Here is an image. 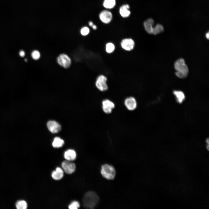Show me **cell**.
Here are the masks:
<instances>
[{"mask_svg":"<svg viewBox=\"0 0 209 209\" xmlns=\"http://www.w3.org/2000/svg\"><path fill=\"white\" fill-rule=\"evenodd\" d=\"M100 198L95 192L89 191L84 194L82 199L84 207L87 209H93L98 204Z\"/></svg>","mask_w":209,"mask_h":209,"instance_id":"cell-1","label":"cell"},{"mask_svg":"<svg viewBox=\"0 0 209 209\" xmlns=\"http://www.w3.org/2000/svg\"><path fill=\"white\" fill-rule=\"evenodd\" d=\"M174 66L176 76L181 78H185L187 76L188 69L183 59L180 58L177 60L174 63Z\"/></svg>","mask_w":209,"mask_h":209,"instance_id":"cell-2","label":"cell"},{"mask_svg":"<svg viewBox=\"0 0 209 209\" xmlns=\"http://www.w3.org/2000/svg\"><path fill=\"white\" fill-rule=\"evenodd\" d=\"M100 172L103 177L108 180L113 179L116 174L114 167L108 164H105L101 165Z\"/></svg>","mask_w":209,"mask_h":209,"instance_id":"cell-3","label":"cell"},{"mask_svg":"<svg viewBox=\"0 0 209 209\" xmlns=\"http://www.w3.org/2000/svg\"><path fill=\"white\" fill-rule=\"evenodd\" d=\"M107 77L104 75L101 74L98 75L96 78L95 83L97 88L102 92L107 91L108 89L107 83Z\"/></svg>","mask_w":209,"mask_h":209,"instance_id":"cell-4","label":"cell"},{"mask_svg":"<svg viewBox=\"0 0 209 209\" xmlns=\"http://www.w3.org/2000/svg\"><path fill=\"white\" fill-rule=\"evenodd\" d=\"M120 45L121 48L125 51H131L134 48L136 44L132 39L127 38L121 40Z\"/></svg>","mask_w":209,"mask_h":209,"instance_id":"cell-5","label":"cell"},{"mask_svg":"<svg viewBox=\"0 0 209 209\" xmlns=\"http://www.w3.org/2000/svg\"><path fill=\"white\" fill-rule=\"evenodd\" d=\"M57 62L60 65L65 69L69 68L71 64L70 58L64 53L61 54L58 56L57 58Z\"/></svg>","mask_w":209,"mask_h":209,"instance_id":"cell-6","label":"cell"},{"mask_svg":"<svg viewBox=\"0 0 209 209\" xmlns=\"http://www.w3.org/2000/svg\"><path fill=\"white\" fill-rule=\"evenodd\" d=\"M62 166L64 171L66 173L69 174L74 172L76 168V166L74 163L67 160L62 162Z\"/></svg>","mask_w":209,"mask_h":209,"instance_id":"cell-7","label":"cell"},{"mask_svg":"<svg viewBox=\"0 0 209 209\" xmlns=\"http://www.w3.org/2000/svg\"><path fill=\"white\" fill-rule=\"evenodd\" d=\"M102 104L103 111L107 114H109L111 113L112 110L115 107L114 103L107 99L103 100L102 101Z\"/></svg>","mask_w":209,"mask_h":209,"instance_id":"cell-8","label":"cell"},{"mask_svg":"<svg viewBox=\"0 0 209 209\" xmlns=\"http://www.w3.org/2000/svg\"><path fill=\"white\" fill-rule=\"evenodd\" d=\"M124 104L127 109L130 111L135 110L137 106V103L135 98L133 97L127 98L124 101Z\"/></svg>","mask_w":209,"mask_h":209,"instance_id":"cell-9","label":"cell"},{"mask_svg":"<svg viewBox=\"0 0 209 209\" xmlns=\"http://www.w3.org/2000/svg\"><path fill=\"white\" fill-rule=\"evenodd\" d=\"M47 125L48 130L53 133L58 132L61 129L60 125L58 122L54 120L48 121L47 123Z\"/></svg>","mask_w":209,"mask_h":209,"instance_id":"cell-10","label":"cell"},{"mask_svg":"<svg viewBox=\"0 0 209 209\" xmlns=\"http://www.w3.org/2000/svg\"><path fill=\"white\" fill-rule=\"evenodd\" d=\"M100 20L103 23L107 24L111 20L112 15L111 13L107 10L102 11L99 15Z\"/></svg>","mask_w":209,"mask_h":209,"instance_id":"cell-11","label":"cell"},{"mask_svg":"<svg viewBox=\"0 0 209 209\" xmlns=\"http://www.w3.org/2000/svg\"><path fill=\"white\" fill-rule=\"evenodd\" d=\"M154 23V21L152 18L147 19L144 22L145 29V31L149 34H153L154 28L153 26Z\"/></svg>","mask_w":209,"mask_h":209,"instance_id":"cell-12","label":"cell"},{"mask_svg":"<svg viewBox=\"0 0 209 209\" xmlns=\"http://www.w3.org/2000/svg\"><path fill=\"white\" fill-rule=\"evenodd\" d=\"M64 175V172L63 170L59 167L56 168L55 170L53 171L51 174L52 178L56 180H58L62 179Z\"/></svg>","mask_w":209,"mask_h":209,"instance_id":"cell-13","label":"cell"},{"mask_svg":"<svg viewBox=\"0 0 209 209\" xmlns=\"http://www.w3.org/2000/svg\"><path fill=\"white\" fill-rule=\"evenodd\" d=\"M64 157L67 160L70 161L74 160L76 157V153L73 150L68 149L65 152Z\"/></svg>","mask_w":209,"mask_h":209,"instance_id":"cell-14","label":"cell"},{"mask_svg":"<svg viewBox=\"0 0 209 209\" xmlns=\"http://www.w3.org/2000/svg\"><path fill=\"white\" fill-rule=\"evenodd\" d=\"M130 7L128 4H124L120 7L119 12L121 16L124 18L128 17L130 14V11L129 10Z\"/></svg>","mask_w":209,"mask_h":209,"instance_id":"cell-15","label":"cell"},{"mask_svg":"<svg viewBox=\"0 0 209 209\" xmlns=\"http://www.w3.org/2000/svg\"><path fill=\"white\" fill-rule=\"evenodd\" d=\"M173 93L176 97L177 102L179 103H181L185 99V96L182 91L175 90L173 91Z\"/></svg>","mask_w":209,"mask_h":209,"instance_id":"cell-16","label":"cell"},{"mask_svg":"<svg viewBox=\"0 0 209 209\" xmlns=\"http://www.w3.org/2000/svg\"><path fill=\"white\" fill-rule=\"evenodd\" d=\"M116 49L115 44L111 42L107 43L105 45V51L108 54H111L113 53Z\"/></svg>","mask_w":209,"mask_h":209,"instance_id":"cell-17","label":"cell"},{"mask_svg":"<svg viewBox=\"0 0 209 209\" xmlns=\"http://www.w3.org/2000/svg\"><path fill=\"white\" fill-rule=\"evenodd\" d=\"M64 143L63 140L59 137H56L52 143V145L55 148H59L63 146Z\"/></svg>","mask_w":209,"mask_h":209,"instance_id":"cell-18","label":"cell"},{"mask_svg":"<svg viewBox=\"0 0 209 209\" xmlns=\"http://www.w3.org/2000/svg\"><path fill=\"white\" fill-rule=\"evenodd\" d=\"M116 4V0H104L103 6L106 8L110 9L114 7Z\"/></svg>","mask_w":209,"mask_h":209,"instance_id":"cell-19","label":"cell"},{"mask_svg":"<svg viewBox=\"0 0 209 209\" xmlns=\"http://www.w3.org/2000/svg\"><path fill=\"white\" fill-rule=\"evenodd\" d=\"M16 206L18 209H25L27 207L26 202L24 200H19L16 203Z\"/></svg>","mask_w":209,"mask_h":209,"instance_id":"cell-20","label":"cell"},{"mask_svg":"<svg viewBox=\"0 0 209 209\" xmlns=\"http://www.w3.org/2000/svg\"><path fill=\"white\" fill-rule=\"evenodd\" d=\"M164 28L162 25L157 24L154 27L153 34L156 35L164 31Z\"/></svg>","mask_w":209,"mask_h":209,"instance_id":"cell-21","label":"cell"},{"mask_svg":"<svg viewBox=\"0 0 209 209\" xmlns=\"http://www.w3.org/2000/svg\"><path fill=\"white\" fill-rule=\"evenodd\" d=\"M31 55L33 59L35 60H37L39 59L40 54L38 51L34 50L32 52Z\"/></svg>","mask_w":209,"mask_h":209,"instance_id":"cell-22","label":"cell"},{"mask_svg":"<svg viewBox=\"0 0 209 209\" xmlns=\"http://www.w3.org/2000/svg\"><path fill=\"white\" fill-rule=\"evenodd\" d=\"M80 207L78 202L76 201H73L69 206V208L70 209H77Z\"/></svg>","mask_w":209,"mask_h":209,"instance_id":"cell-23","label":"cell"},{"mask_svg":"<svg viewBox=\"0 0 209 209\" xmlns=\"http://www.w3.org/2000/svg\"><path fill=\"white\" fill-rule=\"evenodd\" d=\"M89 32V29L87 27L83 28L81 30V34L83 36H86L88 35Z\"/></svg>","mask_w":209,"mask_h":209,"instance_id":"cell-24","label":"cell"},{"mask_svg":"<svg viewBox=\"0 0 209 209\" xmlns=\"http://www.w3.org/2000/svg\"><path fill=\"white\" fill-rule=\"evenodd\" d=\"M19 55L21 57H23L25 55V52L23 50H21L19 52Z\"/></svg>","mask_w":209,"mask_h":209,"instance_id":"cell-25","label":"cell"},{"mask_svg":"<svg viewBox=\"0 0 209 209\" xmlns=\"http://www.w3.org/2000/svg\"><path fill=\"white\" fill-rule=\"evenodd\" d=\"M92 27L93 28L94 30H96V29H97V26H96V25H93H93H92Z\"/></svg>","mask_w":209,"mask_h":209,"instance_id":"cell-26","label":"cell"},{"mask_svg":"<svg viewBox=\"0 0 209 209\" xmlns=\"http://www.w3.org/2000/svg\"><path fill=\"white\" fill-rule=\"evenodd\" d=\"M209 32H208L207 33H206V38L208 39H209Z\"/></svg>","mask_w":209,"mask_h":209,"instance_id":"cell-27","label":"cell"},{"mask_svg":"<svg viewBox=\"0 0 209 209\" xmlns=\"http://www.w3.org/2000/svg\"><path fill=\"white\" fill-rule=\"evenodd\" d=\"M89 25L90 26H92L93 25V24L92 22L90 21L89 22Z\"/></svg>","mask_w":209,"mask_h":209,"instance_id":"cell-28","label":"cell"},{"mask_svg":"<svg viewBox=\"0 0 209 209\" xmlns=\"http://www.w3.org/2000/svg\"><path fill=\"white\" fill-rule=\"evenodd\" d=\"M24 60L26 62L27 61V60L26 59H25Z\"/></svg>","mask_w":209,"mask_h":209,"instance_id":"cell-29","label":"cell"}]
</instances>
